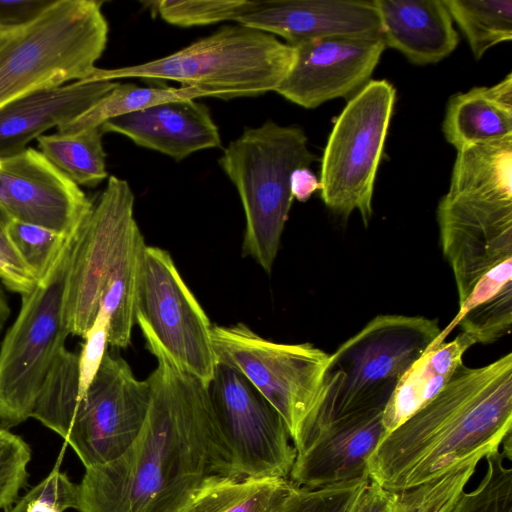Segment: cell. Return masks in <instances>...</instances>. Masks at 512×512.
Instances as JSON below:
<instances>
[{
  "label": "cell",
  "mask_w": 512,
  "mask_h": 512,
  "mask_svg": "<svg viewBox=\"0 0 512 512\" xmlns=\"http://www.w3.org/2000/svg\"><path fill=\"white\" fill-rule=\"evenodd\" d=\"M145 341L158 361L146 420L119 458L86 468L79 512H182L208 477L222 475L207 386Z\"/></svg>",
  "instance_id": "6da1fadb"
},
{
  "label": "cell",
  "mask_w": 512,
  "mask_h": 512,
  "mask_svg": "<svg viewBox=\"0 0 512 512\" xmlns=\"http://www.w3.org/2000/svg\"><path fill=\"white\" fill-rule=\"evenodd\" d=\"M512 429V353L462 364L443 390L386 434L368 460L370 481L398 493L499 451Z\"/></svg>",
  "instance_id": "7a4b0ae2"
},
{
  "label": "cell",
  "mask_w": 512,
  "mask_h": 512,
  "mask_svg": "<svg viewBox=\"0 0 512 512\" xmlns=\"http://www.w3.org/2000/svg\"><path fill=\"white\" fill-rule=\"evenodd\" d=\"M437 222L461 306L480 279L512 260V136L457 151Z\"/></svg>",
  "instance_id": "3957f363"
},
{
  "label": "cell",
  "mask_w": 512,
  "mask_h": 512,
  "mask_svg": "<svg viewBox=\"0 0 512 512\" xmlns=\"http://www.w3.org/2000/svg\"><path fill=\"white\" fill-rule=\"evenodd\" d=\"M78 354L64 348L37 399L32 418L60 435L85 469L119 458L146 420L151 390L119 355L106 352L87 391L73 392Z\"/></svg>",
  "instance_id": "277c9868"
},
{
  "label": "cell",
  "mask_w": 512,
  "mask_h": 512,
  "mask_svg": "<svg viewBox=\"0 0 512 512\" xmlns=\"http://www.w3.org/2000/svg\"><path fill=\"white\" fill-rule=\"evenodd\" d=\"M437 319L384 314L330 354L321 397L292 439L298 451L318 431L346 416L384 409L396 384L438 340Z\"/></svg>",
  "instance_id": "5b68a950"
},
{
  "label": "cell",
  "mask_w": 512,
  "mask_h": 512,
  "mask_svg": "<svg viewBox=\"0 0 512 512\" xmlns=\"http://www.w3.org/2000/svg\"><path fill=\"white\" fill-rule=\"evenodd\" d=\"M294 48L275 36L241 24L213 34L149 62L113 69L98 68L86 80L175 81L229 100L275 91L288 74Z\"/></svg>",
  "instance_id": "8992f818"
},
{
  "label": "cell",
  "mask_w": 512,
  "mask_h": 512,
  "mask_svg": "<svg viewBox=\"0 0 512 512\" xmlns=\"http://www.w3.org/2000/svg\"><path fill=\"white\" fill-rule=\"evenodd\" d=\"M315 159L301 127L267 120L246 128L218 160L236 187L245 213L243 256L252 257L267 273L293 202L291 175L298 168H309Z\"/></svg>",
  "instance_id": "52a82bcc"
},
{
  "label": "cell",
  "mask_w": 512,
  "mask_h": 512,
  "mask_svg": "<svg viewBox=\"0 0 512 512\" xmlns=\"http://www.w3.org/2000/svg\"><path fill=\"white\" fill-rule=\"evenodd\" d=\"M102 1L55 0L0 54V107L31 92L86 80L105 51Z\"/></svg>",
  "instance_id": "ba28073f"
},
{
  "label": "cell",
  "mask_w": 512,
  "mask_h": 512,
  "mask_svg": "<svg viewBox=\"0 0 512 512\" xmlns=\"http://www.w3.org/2000/svg\"><path fill=\"white\" fill-rule=\"evenodd\" d=\"M75 235L34 289L21 295L19 313L1 340L0 428L9 430L32 416L42 387L65 348L70 334L64 300Z\"/></svg>",
  "instance_id": "9c48e42d"
},
{
  "label": "cell",
  "mask_w": 512,
  "mask_h": 512,
  "mask_svg": "<svg viewBox=\"0 0 512 512\" xmlns=\"http://www.w3.org/2000/svg\"><path fill=\"white\" fill-rule=\"evenodd\" d=\"M394 102L391 83L368 81L337 117L321 160L323 202L345 219L358 211L365 226L372 216L374 184Z\"/></svg>",
  "instance_id": "30bf717a"
},
{
  "label": "cell",
  "mask_w": 512,
  "mask_h": 512,
  "mask_svg": "<svg viewBox=\"0 0 512 512\" xmlns=\"http://www.w3.org/2000/svg\"><path fill=\"white\" fill-rule=\"evenodd\" d=\"M207 389L222 475L288 479L296 449L277 409L239 370L224 363H217Z\"/></svg>",
  "instance_id": "8fae6325"
},
{
  "label": "cell",
  "mask_w": 512,
  "mask_h": 512,
  "mask_svg": "<svg viewBox=\"0 0 512 512\" xmlns=\"http://www.w3.org/2000/svg\"><path fill=\"white\" fill-rule=\"evenodd\" d=\"M217 363L239 370L277 409L291 439L318 403L330 354L309 343L280 344L243 323L212 325Z\"/></svg>",
  "instance_id": "7c38bea8"
},
{
  "label": "cell",
  "mask_w": 512,
  "mask_h": 512,
  "mask_svg": "<svg viewBox=\"0 0 512 512\" xmlns=\"http://www.w3.org/2000/svg\"><path fill=\"white\" fill-rule=\"evenodd\" d=\"M135 321L178 367L209 385L217 365L212 324L170 254L159 247L144 250Z\"/></svg>",
  "instance_id": "4fadbf2b"
},
{
  "label": "cell",
  "mask_w": 512,
  "mask_h": 512,
  "mask_svg": "<svg viewBox=\"0 0 512 512\" xmlns=\"http://www.w3.org/2000/svg\"><path fill=\"white\" fill-rule=\"evenodd\" d=\"M134 202L128 182L110 176L75 235L64 300L70 335L83 338L100 310L127 231L136 221Z\"/></svg>",
  "instance_id": "5bb4252c"
},
{
  "label": "cell",
  "mask_w": 512,
  "mask_h": 512,
  "mask_svg": "<svg viewBox=\"0 0 512 512\" xmlns=\"http://www.w3.org/2000/svg\"><path fill=\"white\" fill-rule=\"evenodd\" d=\"M93 202L39 151L0 158V210L12 220L70 237L90 213Z\"/></svg>",
  "instance_id": "9a60e30c"
},
{
  "label": "cell",
  "mask_w": 512,
  "mask_h": 512,
  "mask_svg": "<svg viewBox=\"0 0 512 512\" xmlns=\"http://www.w3.org/2000/svg\"><path fill=\"white\" fill-rule=\"evenodd\" d=\"M292 47V66L275 92L309 109L356 94L386 48L381 36L326 37Z\"/></svg>",
  "instance_id": "2e32d148"
},
{
  "label": "cell",
  "mask_w": 512,
  "mask_h": 512,
  "mask_svg": "<svg viewBox=\"0 0 512 512\" xmlns=\"http://www.w3.org/2000/svg\"><path fill=\"white\" fill-rule=\"evenodd\" d=\"M382 414V409L352 414L318 431L296 452L290 480L313 489L369 478L368 460L386 435Z\"/></svg>",
  "instance_id": "e0dca14e"
},
{
  "label": "cell",
  "mask_w": 512,
  "mask_h": 512,
  "mask_svg": "<svg viewBox=\"0 0 512 512\" xmlns=\"http://www.w3.org/2000/svg\"><path fill=\"white\" fill-rule=\"evenodd\" d=\"M236 23L278 35L290 46L335 36H381L377 10L367 0L260 1Z\"/></svg>",
  "instance_id": "ac0fdd59"
},
{
  "label": "cell",
  "mask_w": 512,
  "mask_h": 512,
  "mask_svg": "<svg viewBox=\"0 0 512 512\" xmlns=\"http://www.w3.org/2000/svg\"><path fill=\"white\" fill-rule=\"evenodd\" d=\"M103 133L115 132L136 145L182 161L192 153L221 145L209 108L196 99L171 101L105 121Z\"/></svg>",
  "instance_id": "d6986e66"
},
{
  "label": "cell",
  "mask_w": 512,
  "mask_h": 512,
  "mask_svg": "<svg viewBox=\"0 0 512 512\" xmlns=\"http://www.w3.org/2000/svg\"><path fill=\"white\" fill-rule=\"evenodd\" d=\"M117 81L79 80L37 90L0 107V158L21 153L29 142L94 106Z\"/></svg>",
  "instance_id": "ffe728a7"
},
{
  "label": "cell",
  "mask_w": 512,
  "mask_h": 512,
  "mask_svg": "<svg viewBox=\"0 0 512 512\" xmlns=\"http://www.w3.org/2000/svg\"><path fill=\"white\" fill-rule=\"evenodd\" d=\"M385 46L417 65L437 63L459 38L444 0H373Z\"/></svg>",
  "instance_id": "44dd1931"
},
{
  "label": "cell",
  "mask_w": 512,
  "mask_h": 512,
  "mask_svg": "<svg viewBox=\"0 0 512 512\" xmlns=\"http://www.w3.org/2000/svg\"><path fill=\"white\" fill-rule=\"evenodd\" d=\"M442 129L457 151L512 136V74L493 86L453 95Z\"/></svg>",
  "instance_id": "7402d4cb"
},
{
  "label": "cell",
  "mask_w": 512,
  "mask_h": 512,
  "mask_svg": "<svg viewBox=\"0 0 512 512\" xmlns=\"http://www.w3.org/2000/svg\"><path fill=\"white\" fill-rule=\"evenodd\" d=\"M474 342L460 333L448 343H435L400 378L382 414L386 434L432 401L463 364Z\"/></svg>",
  "instance_id": "603a6c76"
},
{
  "label": "cell",
  "mask_w": 512,
  "mask_h": 512,
  "mask_svg": "<svg viewBox=\"0 0 512 512\" xmlns=\"http://www.w3.org/2000/svg\"><path fill=\"white\" fill-rule=\"evenodd\" d=\"M295 484L286 478L208 477L182 512H275Z\"/></svg>",
  "instance_id": "cb8c5ba5"
},
{
  "label": "cell",
  "mask_w": 512,
  "mask_h": 512,
  "mask_svg": "<svg viewBox=\"0 0 512 512\" xmlns=\"http://www.w3.org/2000/svg\"><path fill=\"white\" fill-rule=\"evenodd\" d=\"M101 127L38 137L43 156L73 183L95 187L108 177Z\"/></svg>",
  "instance_id": "d4e9b609"
},
{
  "label": "cell",
  "mask_w": 512,
  "mask_h": 512,
  "mask_svg": "<svg viewBox=\"0 0 512 512\" xmlns=\"http://www.w3.org/2000/svg\"><path fill=\"white\" fill-rule=\"evenodd\" d=\"M212 97L209 93L190 87H141L133 83H119L102 99L73 121L59 127L57 132L72 133L99 127L105 121L161 103L186 99Z\"/></svg>",
  "instance_id": "484cf974"
},
{
  "label": "cell",
  "mask_w": 512,
  "mask_h": 512,
  "mask_svg": "<svg viewBox=\"0 0 512 512\" xmlns=\"http://www.w3.org/2000/svg\"><path fill=\"white\" fill-rule=\"evenodd\" d=\"M476 59L491 47L512 40L511 0H444Z\"/></svg>",
  "instance_id": "4316f807"
},
{
  "label": "cell",
  "mask_w": 512,
  "mask_h": 512,
  "mask_svg": "<svg viewBox=\"0 0 512 512\" xmlns=\"http://www.w3.org/2000/svg\"><path fill=\"white\" fill-rule=\"evenodd\" d=\"M485 459L481 482L471 491H462L445 512H512V468L505 465L512 453L499 450Z\"/></svg>",
  "instance_id": "83f0119b"
},
{
  "label": "cell",
  "mask_w": 512,
  "mask_h": 512,
  "mask_svg": "<svg viewBox=\"0 0 512 512\" xmlns=\"http://www.w3.org/2000/svg\"><path fill=\"white\" fill-rule=\"evenodd\" d=\"M480 460L469 459L432 481L396 493L394 512H445L465 490Z\"/></svg>",
  "instance_id": "f1b7e54d"
},
{
  "label": "cell",
  "mask_w": 512,
  "mask_h": 512,
  "mask_svg": "<svg viewBox=\"0 0 512 512\" xmlns=\"http://www.w3.org/2000/svg\"><path fill=\"white\" fill-rule=\"evenodd\" d=\"M154 11L167 23L179 27L206 26L237 20L256 9L250 0H162L152 2Z\"/></svg>",
  "instance_id": "f546056e"
},
{
  "label": "cell",
  "mask_w": 512,
  "mask_h": 512,
  "mask_svg": "<svg viewBox=\"0 0 512 512\" xmlns=\"http://www.w3.org/2000/svg\"><path fill=\"white\" fill-rule=\"evenodd\" d=\"M7 230L18 253L38 281L48 273L69 239L74 236L67 237L44 227L12 219L8 221Z\"/></svg>",
  "instance_id": "4dcf8cb0"
},
{
  "label": "cell",
  "mask_w": 512,
  "mask_h": 512,
  "mask_svg": "<svg viewBox=\"0 0 512 512\" xmlns=\"http://www.w3.org/2000/svg\"><path fill=\"white\" fill-rule=\"evenodd\" d=\"M369 481L362 477L313 489L296 485L275 512H352Z\"/></svg>",
  "instance_id": "1f68e13d"
},
{
  "label": "cell",
  "mask_w": 512,
  "mask_h": 512,
  "mask_svg": "<svg viewBox=\"0 0 512 512\" xmlns=\"http://www.w3.org/2000/svg\"><path fill=\"white\" fill-rule=\"evenodd\" d=\"M474 344H490L511 332L512 286L467 311L457 322Z\"/></svg>",
  "instance_id": "d6a6232c"
},
{
  "label": "cell",
  "mask_w": 512,
  "mask_h": 512,
  "mask_svg": "<svg viewBox=\"0 0 512 512\" xmlns=\"http://www.w3.org/2000/svg\"><path fill=\"white\" fill-rule=\"evenodd\" d=\"M63 452L54 468L40 483L5 512H64L77 508L78 484L73 483L66 473L60 471Z\"/></svg>",
  "instance_id": "836d02e7"
},
{
  "label": "cell",
  "mask_w": 512,
  "mask_h": 512,
  "mask_svg": "<svg viewBox=\"0 0 512 512\" xmlns=\"http://www.w3.org/2000/svg\"><path fill=\"white\" fill-rule=\"evenodd\" d=\"M32 453L28 443L10 430L0 428V510L17 500L28 477Z\"/></svg>",
  "instance_id": "e575fe53"
},
{
  "label": "cell",
  "mask_w": 512,
  "mask_h": 512,
  "mask_svg": "<svg viewBox=\"0 0 512 512\" xmlns=\"http://www.w3.org/2000/svg\"><path fill=\"white\" fill-rule=\"evenodd\" d=\"M110 317L103 309L83 337L84 343L78 354V371L73 382V392L76 397L82 396L95 378L109 344Z\"/></svg>",
  "instance_id": "d590c367"
},
{
  "label": "cell",
  "mask_w": 512,
  "mask_h": 512,
  "mask_svg": "<svg viewBox=\"0 0 512 512\" xmlns=\"http://www.w3.org/2000/svg\"><path fill=\"white\" fill-rule=\"evenodd\" d=\"M8 221L9 218L0 210V283L21 296L32 291L38 279L11 241Z\"/></svg>",
  "instance_id": "8d00e7d4"
},
{
  "label": "cell",
  "mask_w": 512,
  "mask_h": 512,
  "mask_svg": "<svg viewBox=\"0 0 512 512\" xmlns=\"http://www.w3.org/2000/svg\"><path fill=\"white\" fill-rule=\"evenodd\" d=\"M55 0H0V28L22 29L41 16Z\"/></svg>",
  "instance_id": "74e56055"
},
{
  "label": "cell",
  "mask_w": 512,
  "mask_h": 512,
  "mask_svg": "<svg viewBox=\"0 0 512 512\" xmlns=\"http://www.w3.org/2000/svg\"><path fill=\"white\" fill-rule=\"evenodd\" d=\"M396 493L369 481L359 495L352 512H394Z\"/></svg>",
  "instance_id": "f35d334b"
},
{
  "label": "cell",
  "mask_w": 512,
  "mask_h": 512,
  "mask_svg": "<svg viewBox=\"0 0 512 512\" xmlns=\"http://www.w3.org/2000/svg\"><path fill=\"white\" fill-rule=\"evenodd\" d=\"M290 189L293 199L305 202L316 190L320 189V184L309 168H298L291 175Z\"/></svg>",
  "instance_id": "ab89813d"
},
{
  "label": "cell",
  "mask_w": 512,
  "mask_h": 512,
  "mask_svg": "<svg viewBox=\"0 0 512 512\" xmlns=\"http://www.w3.org/2000/svg\"><path fill=\"white\" fill-rule=\"evenodd\" d=\"M5 289L6 288L0 283V343L1 335L11 315V307Z\"/></svg>",
  "instance_id": "60d3db41"
},
{
  "label": "cell",
  "mask_w": 512,
  "mask_h": 512,
  "mask_svg": "<svg viewBox=\"0 0 512 512\" xmlns=\"http://www.w3.org/2000/svg\"><path fill=\"white\" fill-rule=\"evenodd\" d=\"M23 29L8 30L0 28V54L16 39Z\"/></svg>",
  "instance_id": "b9f144b4"
}]
</instances>
